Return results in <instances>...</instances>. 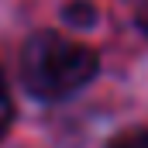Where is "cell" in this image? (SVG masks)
Masks as SVG:
<instances>
[{
    "label": "cell",
    "instance_id": "cell-3",
    "mask_svg": "<svg viewBox=\"0 0 148 148\" xmlns=\"http://www.w3.org/2000/svg\"><path fill=\"white\" fill-rule=\"evenodd\" d=\"M93 7L90 3H69L66 7V21H73V24H93Z\"/></svg>",
    "mask_w": 148,
    "mask_h": 148
},
{
    "label": "cell",
    "instance_id": "cell-4",
    "mask_svg": "<svg viewBox=\"0 0 148 148\" xmlns=\"http://www.w3.org/2000/svg\"><path fill=\"white\" fill-rule=\"evenodd\" d=\"M10 117H14V107H10V97H7V93H3V86H0V134L7 131Z\"/></svg>",
    "mask_w": 148,
    "mask_h": 148
},
{
    "label": "cell",
    "instance_id": "cell-5",
    "mask_svg": "<svg viewBox=\"0 0 148 148\" xmlns=\"http://www.w3.org/2000/svg\"><path fill=\"white\" fill-rule=\"evenodd\" d=\"M141 28H145V35H148V10L141 14Z\"/></svg>",
    "mask_w": 148,
    "mask_h": 148
},
{
    "label": "cell",
    "instance_id": "cell-1",
    "mask_svg": "<svg viewBox=\"0 0 148 148\" xmlns=\"http://www.w3.org/2000/svg\"><path fill=\"white\" fill-rule=\"evenodd\" d=\"M93 73H97V52L55 31L35 35L21 52V76L28 90L45 100L69 97L73 90L86 86Z\"/></svg>",
    "mask_w": 148,
    "mask_h": 148
},
{
    "label": "cell",
    "instance_id": "cell-2",
    "mask_svg": "<svg viewBox=\"0 0 148 148\" xmlns=\"http://www.w3.org/2000/svg\"><path fill=\"white\" fill-rule=\"evenodd\" d=\"M107 148H148V131H124Z\"/></svg>",
    "mask_w": 148,
    "mask_h": 148
}]
</instances>
